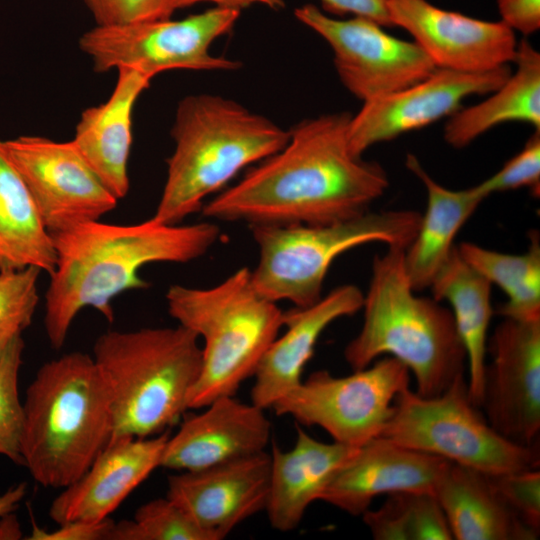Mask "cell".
I'll use <instances>...</instances> for the list:
<instances>
[{
  "label": "cell",
  "mask_w": 540,
  "mask_h": 540,
  "mask_svg": "<svg viewBox=\"0 0 540 540\" xmlns=\"http://www.w3.org/2000/svg\"><path fill=\"white\" fill-rule=\"evenodd\" d=\"M348 112L306 118L286 145L204 203L203 216L250 225L330 224L369 211L389 186L384 168L355 155Z\"/></svg>",
  "instance_id": "1"
},
{
  "label": "cell",
  "mask_w": 540,
  "mask_h": 540,
  "mask_svg": "<svg viewBox=\"0 0 540 540\" xmlns=\"http://www.w3.org/2000/svg\"><path fill=\"white\" fill-rule=\"evenodd\" d=\"M213 222L181 225L152 217L119 225L100 220L51 234L56 264L45 293L44 328L51 347L60 349L78 313L92 307L109 322L112 300L149 283L138 272L150 263H188L205 255L220 238Z\"/></svg>",
  "instance_id": "2"
},
{
  "label": "cell",
  "mask_w": 540,
  "mask_h": 540,
  "mask_svg": "<svg viewBox=\"0 0 540 540\" xmlns=\"http://www.w3.org/2000/svg\"><path fill=\"white\" fill-rule=\"evenodd\" d=\"M174 151L153 219L178 224L240 171L282 149L290 132L237 101L200 93L178 103Z\"/></svg>",
  "instance_id": "3"
},
{
  "label": "cell",
  "mask_w": 540,
  "mask_h": 540,
  "mask_svg": "<svg viewBox=\"0 0 540 540\" xmlns=\"http://www.w3.org/2000/svg\"><path fill=\"white\" fill-rule=\"evenodd\" d=\"M22 404L23 465L44 487L63 489L78 480L111 439L108 390L87 353L45 362Z\"/></svg>",
  "instance_id": "4"
},
{
  "label": "cell",
  "mask_w": 540,
  "mask_h": 540,
  "mask_svg": "<svg viewBox=\"0 0 540 540\" xmlns=\"http://www.w3.org/2000/svg\"><path fill=\"white\" fill-rule=\"evenodd\" d=\"M404 251L388 247L375 256L363 297V324L345 347L344 358L359 370L390 355L414 375L419 395L433 397L464 374L466 352L451 310L434 298L415 294L405 271Z\"/></svg>",
  "instance_id": "5"
},
{
  "label": "cell",
  "mask_w": 540,
  "mask_h": 540,
  "mask_svg": "<svg viewBox=\"0 0 540 540\" xmlns=\"http://www.w3.org/2000/svg\"><path fill=\"white\" fill-rule=\"evenodd\" d=\"M198 339L179 324L96 339L92 357L110 398V441L155 436L179 421L201 369Z\"/></svg>",
  "instance_id": "6"
},
{
  "label": "cell",
  "mask_w": 540,
  "mask_h": 540,
  "mask_svg": "<svg viewBox=\"0 0 540 540\" xmlns=\"http://www.w3.org/2000/svg\"><path fill=\"white\" fill-rule=\"evenodd\" d=\"M169 314L203 339L199 376L188 409L204 408L223 396H234L252 377L283 327V311L254 287L251 270L242 267L208 288L171 285L166 292Z\"/></svg>",
  "instance_id": "7"
},
{
  "label": "cell",
  "mask_w": 540,
  "mask_h": 540,
  "mask_svg": "<svg viewBox=\"0 0 540 540\" xmlns=\"http://www.w3.org/2000/svg\"><path fill=\"white\" fill-rule=\"evenodd\" d=\"M420 221L414 210H386L330 224L250 225L259 250L253 285L273 302L312 305L322 298L325 277L338 256L372 242L406 249Z\"/></svg>",
  "instance_id": "8"
},
{
  "label": "cell",
  "mask_w": 540,
  "mask_h": 540,
  "mask_svg": "<svg viewBox=\"0 0 540 540\" xmlns=\"http://www.w3.org/2000/svg\"><path fill=\"white\" fill-rule=\"evenodd\" d=\"M380 436L490 475L539 467L538 446L518 445L500 435L472 401L464 374L437 396L404 389Z\"/></svg>",
  "instance_id": "9"
},
{
  "label": "cell",
  "mask_w": 540,
  "mask_h": 540,
  "mask_svg": "<svg viewBox=\"0 0 540 540\" xmlns=\"http://www.w3.org/2000/svg\"><path fill=\"white\" fill-rule=\"evenodd\" d=\"M239 16L238 10L214 6L179 20L96 26L80 37L79 47L98 73L130 67L153 79L169 70L233 71L241 63L213 54L211 46Z\"/></svg>",
  "instance_id": "10"
},
{
  "label": "cell",
  "mask_w": 540,
  "mask_h": 540,
  "mask_svg": "<svg viewBox=\"0 0 540 540\" xmlns=\"http://www.w3.org/2000/svg\"><path fill=\"white\" fill-rule=\"evenodd\" d=\"M409 381L408 368L386 356L347 376L315 371L271 408L301 425L321 427L335 442L360 447L381 435Z\"/></svg>",
  "instance_id": "11"
},
{
  "label": "cell",
  "mask_w": 540,
  "mask_h": 540,
  "mask_svg": "<svg viewBox=\"0 0 540 540\" xmlns=\"http://www.w3.org/2000/svg\"><path fill=\"white\" fill-rule=\"evenodd\" d=\"M294 15L329 44L342 84L363 103L415 84L437 68L417 43L369 19H337L313 4L296 8Z\"/></svg>",
  "instance_id": "12"
},
{
  "label": "cell",
  "mask_w": 540,
  "mask_h": 540,
  "mask_svg": "<svg viewBox=\"0 0 540 540\" xmlns=\"http://www.w3.org/2000/svg\"><path fill=\"white\" fill-rule=\"evenodd\" d=\"M47 231L100 220L118 199L70 141L22 135L3 140Z\"/></svg>",
  "instance_id": "13"
},
{
  "label": "cell",
  "mask_w": 540,
  "mask_h": 540,
  "mask_svg": "<svg viewBox=\"0 0 540 540\" xmlns=\"http://www.w3.org/2000/svg\"><path fill=\"white\" fill-rule=\"evenodd\" d=\"M480 408L509 441L535 446L540 431V319L504 318L488 337Z\"/></svg>",
  "instance_id": "14"
},
{
  "label": "cell",
  "mask_w": 540,
  "mask_h": 540,
  "mask_svg": "<svg viewBox=\"0 0 540 540\" xmlns=\"http://www.w3.org/2000/svg\"><path fill=\"white\" fill-rule=\"evenodd\" d=\"M511 73L508 65L474 73L436 68L415 84L363 103L350 119V148L355 155L362 156L374 144L450 117L465 98L490 94Z\"/></svg>",
  "instance_id": "15"
},
{
  "label": "cell",
  "mask_w": 540,
  "mask_h": 540,
  "mask_svg": "<svg viewBox=\"0 0 540 540\" xmlns=\"http://www.w3.org/2000/svg\"><path fill=\"white\" fill-rule=\"evenodd\" d=\"M394 26L406 30L437 68L489 71L514 61V31L502 21H485L444 10L427 0H390Z\"/></svg>",
  "instance_id": "16"
},
{
  "label": "cell",
  "mask_w": 540,
  "mask_h": 540,
  "mask_svg": "<svg viewBox=\"0 0 540 540\" xmlns=\"http://www.w3.org/2000/svg\"><path fill=\"white\" fill-rule=\"evenodd\" d=\"M270 472L271 456L263 451L170 475L166 497L215 540H221L241 522L265 510Z\"/></svg>",
  "instance_id": "17"
},
{
  "label": "cell",
  "mask_w": 540,
  "mask_h": 540,
  "mask_svg": "<svg viewBox=\"0 0 540 540\" xmlns=\"http://www.w3.org/2000/svg\"><path fill=\"white\" fill-rule=\"evenodd\" d=\"M168 438L165 431L151 437L110 441L78 480L61 489L51 502L50 518L58 525L108 519L160 466Z\"/></svg>",
  "instance_id": "18"
},
{
  "label": "cell",
  "mask_w": 540,
  "mask_h": 540,
  "mask_svg": "<svg viewBox=\"0 0 540 540\" xmlns=\"http://www.w3.org/2000/svg\"><path fill=\"white\" fill-rule=\"evenodd\" d=\"M447 461L379 436L358 447L333 474L319 500L359 516L379 495L401 491L434 494Z\"/></svg>",
  "instance_id": "19"
},
{
  "label": "cell",
  "mask_w": 540,
  "mask_h": 540,
  "mask_svg": "<svg viewBox=\"0 0 540 540\" xmlns=\"http://www.w3.org/2000/svg\"><path fill=\"white\" fill-rule=\"evenodd\" d=\"M189 415L168 438L160 466L200 470L265 451L271 423L264 409L223 396Z\"/></svg>",
  "instance_id": "20"
},
{
  "label": "cell",
  "mask_w": 540,
  "mask_h": 540,
  "mask_svg": "<svg viewBox=\"0 0 540 540\" xmlns=\"http://www.w3.org/2000/svg\"><path fill=\"white\" fill-rule=\"evenodd\" d=\"M364 294L355 285H341L312 305L283 312L286 331L277 336L262 356L254 373L252 403L262 409L273 404L302 381L323 331L335 320L362 309Z\"/></svg>",
  "instance_id": "21"
},
{
  "label": "cell",
  "mask_w": 540,
  "mask_h": 540,
  "mask_svg": "<svg viewBox=\"0 0 540 540\" xmlns=\"http://www.w3.org/2000/svg\"><path fill=\"white\" fill-rule=\"evenodd\" d=\"M117 72L110 97L82 112L72 141L119 200L129 191L128 160L133 142L134 107L152 78L130 67L118 68Z\"/></svg>",
  "instance_id": "22"
},
{
  "label": "cell",
  "mask_w": 540,
  "mask_h": 540,
  "mask_svg": "<svg viewBox=\"0 0 540 540\" xmlns=\"http://www.w3.org/2000/svg\"><path fill=\"white\" fill-rule=\"evenodd\" d=\"M292 449L272 446L267 505L271 526L281 532L297 528L308 506L319 497L333 476L358 447L333 441L325 443L296 426Z\"/></svg>",
  "instance_id": "23"
},
{
  "label": "cell",
  "mask_w": 540,
  "mask_h": 540,
  "mask_svg": "<svg viewBox=\"0 0 540 540\" xmlns=\"http://www.w3.org/2000/svg\"><path fill=\"white\" fill-rule=\"evenodd\" d=\"M407 168L427 191V208L418 231L404 251V267L412 288H430L455 249L454 239L488 196L480 184L451 190L437 183L415 155L406 157Z\"/></svg>",
  "instance_id": "24"
},
{
  "label": "cell",
  "mask_w": 540,
  "mask_h": 540,
  "mask_svg": "<svg viewBox=\"0 0 540 540\" xmlns=\"http://www.w3.org/2000/svg\"><path fill=\"white\" fill-rule=\"evenodd\" d=\"M436 496L457 540H535L503 502L489 474L447 461L436 484Z\"/></svg>",
  "instance_id": "25"
},
{
  "label": "cell",
  "mask_w": 540,
  "mask_h": 540,
  "mask_svg": "<svg viewBox=\"0 0 540 540\" xmlns=\"http://www.w3.org/2000/svg\"><path fill=\"white\" fill-rule=\"evenodd\" d=\"M513 62L515 72L486 100L460 108L449 117L444 139L450 146L463 148L493 127L511 121L540 130V53L522 39Z\"/></svg>",
  "instance_id": "26"
},
{
  "label": "cell",
  "mask_w": 540,
  "mask_h": 540,
  "mask_svg": "<svg viewBox=\"0 0 540 540\" xmlns=\"http://www.w3.org/2000/svg\"><path fill=\"white\" fill-rule=\"evenodd\" d=\"M492 285L459 255L457 247L435 277L433 298L447 301L464 346L468 367V390L480 407L487 357L488 329L493 315Z\"/></svg>",
  "instance_id": "27"
},
{
  "label": "cell",
  "mask_w": 540,
  "mask_h": 540,
  "mask_svg": "<svg viewBox=\"0 0 540 540\" xmlns=\"http://www.w3.org/2000/svg\"><path fill=\"white\" fill-rule=\"evenodd\" d=\"M55 264L52 237L0 139V270L33 266L50 275Z\"/></svg>",
  "instance_id": "28"
},
{
  "label": "cell",
  "mask_w": 540,
  "mask_h": 540,
  "mask_svg": "<svg viewBox=\"0 0 540 540\" xmlns=\"http://www.w3.org/2000/svg\"><path fill=\"white\" fill-rule=\"evenodd\" d=\"M529 247L520 255L486 249L471 242L458 247L461 258L491 285L496 284L507 295L499 308L504 318L540 319V237L529 233Z\"/></svg>",
  "instance_id": "29"
},
{
  "label": "cell",
  "mask_w": 540,
  "mask_h": 540,
  "mask_svg": "<svg viewBox=\"0 0 540 540\" xmlns=\"http://www.w3.org/2000/svg\"><path fill=\"white\" fill-rule=\"evenodd\" d=\"M363 521L376 540H451L444 512L433 493L401 491L387 495Z\"/></svg>",
  "instance_id": "30"
},
{
  "label": "cell",
  "mask_w": 540,
  "mask_h": 540,
  "mask_svg": "<svg viewBox=\"0 0 540 540\" xmlns=\"http://www.w3.org/2000/svg\"><path fill=\"white\" fill-rule=\"evenodd\" d=\"M108 540H215L169 498L141 505L133 520L113 523Z\"/></svg>",
  "instance_id": "31"
},
{
  "label": "cell",
  "mask_w": 540,
  "mask_h": 540,
  "mask_svg": "<svg viewBox=\"0 0 540 540\" xmlns=\"http://www.w3.org/2000/svg\"><path fill=\"white\" fill-rule=\"evenodd\" d=\"M41 270H0V353L29 327L39 303Z\"/></svg>",
  "instance_id": "32"
},
{
  "label": "cell",
  "mask_w": 540,
  "mask_h": 540,
  "mask_svg": "<svg viewBox=\"0 0 540 540\" xmlns=\"http://www.w3.org/2000/svg\"><path fill=\"white\" fill-rule=\"evenodd\" d=\"M23 350L24 341L19 336L0 353V455L20 465L23 404L18 382Z\"/></svg>",
  "instance_id": "33"
},
{
  "label": "cell",
  "mask_w": 540,
  "mask_h": 540,
  "mask_svg": "<svg viewBox=\"0 0 540 540\" xmlns=\"http://www.w3.org/2000/svg\"><path fill=\"white\" fill-rule=\"evenodd\" d=\"M496 492L529 528L540 531V471L538 468L490 475Z\"/></svg>",
  "instance_id": "34"
},
{
  "label": "cell",
  "mask_w": 540,
  "mask_h": 540,
  "mask_svg": "<svg viewBox=\"0 0 540 540\" xmlns=\"http://www.w3.org/2000/svg\"><path fill=\"white\" fill-rule=\"evenodd\" d=\"M479 184L487 196L526 187L534 197H539L540 130H536L521 151L509 159L499 171Z\"/></svg>",
  "instance_id": "35"
},
{
  "label": "cell",
  "mask_w": 540,
  "mask_h": 540,
  "mask_svg": "<svg viewBox=\"0 0 540 540\" xmlns=\"http://www.w3.org/2000/svg\"><path fill=\"white\" fill-rule=\"evenodd\" d=\"M97 26H115L171 18L173 0H84Z\"/></svg>",
  "instance_id": "36"
},
{
  "label": "cell",
  "mask_w": 540,
  "mask_h": 540,
  "mask_svg": "<svg viewBox=\"0 0 540 540\" xmlns=\"http://www.w3.org/2000/svg\"><path fill=\"white\" fill-rule=\"evenodd\" d=\"M113 521L105 519L100 522L74 521L59 524L51 532L43 530L35 523L28 540H104L108 539Z\"/></svg>",
  "instance_id": "37"
},
{
  "label": "cell",
  "mask_w": 540,
  "mask_h": 540,
  "mask_svg": "<svg viewBox=\"0 0 540 540\" xmlns=\"http://www.w3.org/2000/svg\"><path fill=\"white\" fill-rule=\"evenodd\" d=\"M390 0H320L323 12L337 16L353 15L394 27L389 11Z\"/></svg>",
  "instance_id": "38"
},
{
  "label": "cell",
  "mask_w": 540,
  "mask_h": 540,
  "mask_svg": "<svg viewBox=\"0 0 540 540\" xmlns=\"http://www.w3.org/2000/svg\"><path fill=\"white\" fill-rule=\"evenodd\" d=\"M501 20L527 36L540 28V0H497Z\"/></svg>",
  "instance_id": "39"
},
{
  "label": "cell",
  "mask_w": 540,
  "mask_h": 540,
  "mask_svg": "<svg viewBox=\"0 0 540 540\" xmlns=\"http://www.w3.org/2000/svg\"><path fill=\"white\" fill-rule=\"evenodd\" d=\"M203 2L213 3L215 7L234 9L240 12L242 9L252 5H262L275 10L285 7L284 0H173V5L177 10Z\"/></svg>",
  "instance_id": "40"
},
{
  "label": "cell",
  "mask_w": 540,
  "mask_h": 540,
  "mask_svg": "<svg viewBox=\"0 0 540 540\" xmlns=\"http://www.w3.org/2000/svg\"><path fill=\"white\" fill-rule=\"evenodd\" d=\"M26 491V483H20L0 494V518L12 513L18 507Z\"/></svg>",
  "instance_id": "41"
},
{
  "label": "cell",
  "mask_w": 540,
  "mask_h": 540,
  "mask_svg": "<svg viewBox=\"0 0 540 540\" xmlns=\"http://www.w3.org/2000/svg\"><path fill=\"white\" fill-rule=\"evenodd\" d=\"M17 517L9 513L0 518V540H18L23 538Z\"/></svg>",
  "instance_id": "42"
}]
</instances>
